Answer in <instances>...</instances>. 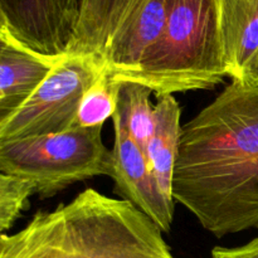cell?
<instances>
[{
	"label": "cell",
	"mask_w": 258,
	"mask_h": 258,
	"mask_svg": "<svg viewBox=\"0 0 258 258\" xmlns=\"http://www.w3.org/2000/svg\"><path fill=\"white\" fill-rule=\"evenodd\" d=\"M173 197L218 238L258 228V86L232 80L181 126Z\"/></svg>",
	"instance_id": "1"
},
{
	"label": "cell",
	"mask_w": 258,
	"mask_h": 258,
	"mask_svg": "<svg viewBox=\"0 0 258 258\" xmlns=\"http://www.w3.org/2000/svg\"><path fill=\"white\" fill-rule=\"evenodd\" d=\"M0 258H174L160 227L127 201L92 188L19 232L2 234Z\"/></svg>",
	"instance_id": "2"
},
{
	"label": "cell",
	"mask_w": 258,
	"mask_h": 258,
	"mask_svg": "<svg viewBox=\"0 0 258 258\" xmlns=\"http://www.w3.org/2000/svg\"><path fill=\"white\" fill-rule=\"evenodd\" d=\"M227 76L218 0H170L163 33L138 68L111 78L163 96L208 90Z\"/></svg>",
	"instance_id": "3"
},
{
	"label": "cell",
	"mask_w": 258,
	"mask_h": 258,
	"mask_svg": "<svg viewBox=\"0 0 258 258\" xmlns=\"http://www.w3.org/2000/svg\"><path fill=\"white\" fill-rule=\"evenodd\" d=\"M112 150L102 127H72L50 135L0 143V173L28 179L35 194L49 198L72 184L111 176Z\"/></svg>",
	"instance_id": "4"
},
{
	"label": "cell",
	"mask_w": 258,
	"mask_h": 258,
	"mask_svg": "<svg viewBox=\"0 0 258 258\" xmlns=\"http://www.w3.org/2000/svg\"><path fill=\"white\" fill-rule=\"evenodd\" d=\"M102 67L88 57H64L15 112L0 121V143L67 131L75 126L86 91Z\"/></svg>",
	"instance_id": "5"
},
{
	"label": "cell",
	"mask_w": 258,
	"mask_h": 258,
	"mask_svg": "<svg viewBox=\"0 0 258 258\" xmlns=\"http://www.w3.org/2000/svg\"><path fill=\"white\" fill-rule=\"evenodd\" d=\"M80 7L81 0H0V35L59 62L75 35Z\"/></svg>",
	"instance_id": "6"
},
{
	"label": "cell",
	"mask_w": 258,
	"mask_h": 258,
	"mask_svg": "<svg viewBox=\"0 0 258 258\" xmlns=\"http://www.w3.org/2000/svg\"><path fill=\"white\" fill-rule=\"evenodd\" d=\"M115 140L112 148L111 178L115 193L150 217L163 232H169L174 221V206L160 193L151 173L146 154L112 117Z\"/></svg>",
	"instance_id": "7"
},
{
	"label": "cell",
	"mask_w": 258,
	"mask_h": 258,
	"mask_svg": "<svg viewBox=\"0 0 258 258\" xmlns=\"http://www.w3.org/2000/svg\"><path fill=\"white\" fill-rule=\"evenodd\" d=\"M169 8L170 0H131L106 47L102 70L113 78L138 68L163 33Z\"/></svg>",
	"instance_id": "8"
},
{
	"label": "cell",
	"mask_w": 258,
	"mask_h": 258,
	"mask_svg": "<svg viewBox=\"0 0 258 258\" xmlns=\"http://www.w3.org/2000/svg\"><path fill=\"white\" fill-rule=\"evenodd\" d=\"M57 63L0 35V121L15 112L39 88Z\"/></svg>",
	"instance_id": "9"
},
{
	"label": "cell",
	"mask_w": 258,
	"mask_h": 258,
	"mask_svg": "<svg viewBox=\"0 0 258 258\" xmlns=\"http://www.w3.org/2000/svg\"><path fill=\"white\" fill-rule=\"evenodd\" d=\"M181 108L173 95L158 96L154 110V131L146 146V158L160 193L166 202L173 197L174 173L180 145Z\"/></svg>",
	"instance_id": "10"
},
{
	"label": "cell",
	"mask_w": 258,
	"mask_h": 258,
	"mask_svg": "<svg viewBox=\"0 0 258 258\" xmlns=\"http://www.w3.org/2000/svg\"><path fill=\"white\" fill-rule=\"evenodd\" d=\"M218 14L227 75L239 81L258 50V0H218Z\"/></svg>",
	"instance_id": "11"
},
{
	"label": "cell",
	"mask_w": 258,
	"mask_h": 258,
	"mask_svg": "<svg viewBox=\"0 0 258 258\" xmlns=\"http://www.w3.org/2000/svg\"><path fill=\"white\" fill-rule=\"evenodd\" d=\"M131 0H81L80 17L66 57H88L102 67L108 42L122 22Z\"/></svg>",
	"instance_id": "12"
},
{
	"label": "cell",
	"mask_w": 258,
	"mask_h": 258,
	"mask_svg": "<svg viewBox=\"0 0 258 258\" xmlns=\"http://www.w3.org/2000/svg\"><path fill=\"white\" fill-rule=\"evenodd\" d=\"M151 93L150 88L140 83L120 82L117 111L113 115L144 151L154 131L155 106L151 103Z\"/></svg>",
	"instance_id": "13"
},
{
	"label": "cell",
	"mask_w": 258,
	"mask_h": 258,
	"mask_svg": "<svg viewBox=\"0 0 258 258\" xmlns=\"http://www.w3.org/2000/svg\"><path fill=\"white\" fill-rule=\"evenodd\" d=\"M120 82L103 71L81 100L73 127H102L117 111Z\"/></svg>",
	"instance_id": "14"
},
{
	"label": "cell",
	"mask_w": 258,
	"mask_h": 258,
	"mask_svg": "<svg viewBox=\"0 0 258 258\" xmlns=\"http://www.w3.org/2000/svg\"><path fill=\"white\" fill-rule=\"evenodd\" d=\"M32 194H35L33 181L0 173V231L3 234L12 228Z\"/></svg>",
	"instance_id": "15"
},
{
	"label": "cell",
	"mask_w": 258,
	"mask_h": 258,
	"mask_svg": "<svg viewBox=\"0 0 258 258\" xmlns=\"http://www.w3.org/2000/svg\"><path fill=\"white\" fill-rule=\"evenodd\" d=\"M213 258H258V237L249 241L243 246L226 248V247H214L212 249Z\"/></svg>",
	"instance_id": "16"
},
{
	"label": "cell",
	"mask_w": 258,
	"mask_h": 258,
	"mask_svg": "<svg viewBox=\"0 0 258 258\" xmlns=\"http://www.w3.org/2000/svg\"><path fill=\"white\" fill-rule=\"evenodd\" d=\"M239 81H243V82L249 83V85L258 86V50L247 62Z\"/></svg>",
	"instance_id": "17"
}]
</instances>
